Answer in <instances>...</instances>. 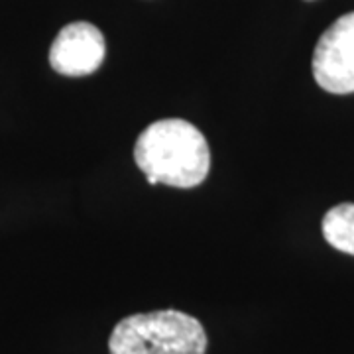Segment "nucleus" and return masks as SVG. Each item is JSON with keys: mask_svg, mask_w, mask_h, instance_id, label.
<instances>
[{"mask_svg": "<svg viewBox=\"0 0 354 354\" xmlns=\"http://www.w3.org/2000/svg\"><path fill=\"white\" fill-rule=\"evenodd\" d=\"M104 55L106 44L101 30L88 22H71L51 44L50 65L62 75L83 77L95 73Z\"/></svg>", "mask_w": 354, "mask_h": 354, "instance_id": "nucleus-4", "label": "nucleus"}, {"mask_svg": "<svg viewBox=\"0 0 354 354\" xmlns=\"http://www.w3.org/2000/svg\"><path fill=\"white\" fill-rule=\"evenodd\" d=\"M311 67L317 85L327 93H354V12L341 16L321 36Z\"/></svg>", "mask_w": 354, "mask_h": 354, "instance_id": "nucleus-3", "label": "nucleus"}, {"mask_svg": "<svg viewBox=\"0 0 354 354\" xmlns=\"http://www.w3.org/2000/svg\"><path fill=\"white\" fill-rule=\"evenodd\" d=\"M111 354H205L207 335L195 317L176 309L122 319L109 339Z\"/></svg>", "mask_w": 354, "mask_h": 354, "instance_id": "nucleus-2", "label": "nucleus"}, {"mask_svg": "<svg viewBox=\"0 0 354 354\" xmlns=\"http://www.w3.org/2000/svg\"><path fill=\"white\" fill-rule=\"evenodd\" d=\"M323 236L333 248L354 256V203H342L323 216Z\"/></svg>", "mask_w": 354, "mask_h": 354, "instance_id": "nucleus-5", "label": "nucleus"}, {"mask_svg": "<svg viewBox=\"0 0 354 354\" xmlns=\"http://www.w3.org/2000/svg\"><path fill=\"white\" fill-rule=\"evenodd\" d=\"M134 160L148 183L197 187L209 176L211 152L201 130L181 118L158 120L140 132Z\"/></svg>", "mask_w": 354, "mask_h": 354, "instance_id": "nucleus-1", "label": "nucleus"}]
</instances>
